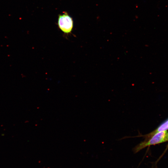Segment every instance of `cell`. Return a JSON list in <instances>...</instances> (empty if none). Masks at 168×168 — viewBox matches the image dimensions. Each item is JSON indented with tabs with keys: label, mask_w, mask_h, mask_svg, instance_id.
I'll use <instances>...</instances> for the list:
<instances>
[{
	"label": "cell",
	"mask_w": 168,
	"mask_h": 168,
	"mask_svg": "<svg viewBox=\"0 0 168 168\" xmlns=\"http://www.w3.org/2000/svg\"><path fill=\"white\" fill-rule=\"evenodd\" d=\"M58 25L60 29L65 34L71 33L72 30L73 22L72 17L66 12L59 15Z\"/></svg>",
	"instance_id": "obj_2"
},
{
	"label": "cell",
	"mask_w": 168,
	"mask_h": 168,
	"mask_svg": "<svg viewBox=\"0 0 168 168\" xmlns=\"http://www.w3.org/2000/svg\"><path fill=\"white\" fill-rule=\"evenodd\" d=\"M168 129V119L161 125L156 130L152 132L145 135H138L136 137H142L145 138V140L149 139L156 133L161 131H166Z\"/></svg>",
	"instance_id": "obj_3"
},
{
	"label": "cell",
	"mask_w": 168,
	"mask_h": 168,
	"mask_svg": "<svg viewBox=\"0 0 168 168\" xmlns=\"http://www.w3.org/2000/svg\"><path fill=\"white\" fill-rule=\"evenodd\" d=\"M168 141V133L166 131L157 132L149 139L145 140L137 145L133 149L136 153L147 147L158 144Z\"/></svg>",
	"instance_id": "obj_1"
}]
</instances>
